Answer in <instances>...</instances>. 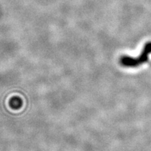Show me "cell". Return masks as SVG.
<instances>
[{
    "label": "cell",
    "mask_w": 151,
    "mask_h": 151,
    "mask_svg": "<svg viewBox=\"0 0 151 151\" xmlns=\"http://www.w3.org/2000/svg\"><path fill=\"white\" fill-rule=\"evenodd\" d=\"M151 53V42L146 43L143 48L141 54L137 58L124 55L120 58V64L127 67H137L146 62L148 59V55Z\"/></svg>",
    "instance_id": "1"
},
{
    "label": "cell",
    "mask_w": 151,
    "mask_h": 151,
    "mask_svg": "<svg viewBox=\"0 0 151 151\" xmlns=\"http://www.w3.org/2000/svg\"><path fill=\"white\" fill-rule=\"evenodd\" d=\"M11 106L14 109H18L21 106L22 101L20 98L14 97L11 100Z\"/></svg>",
    "instance_id": "2"
}]
</instances>
